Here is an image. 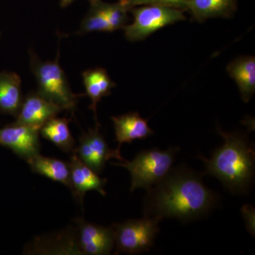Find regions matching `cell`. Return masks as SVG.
Returning a JSON list of instances; mask_svg holds the SVG:
<instances>
[{"instance_id":"obj_16","label":"cell","mask_w":255,"mask_h":255,"mask_svg":"<svg viewBox=\"0 0 255 255\" xmlns=\"http://www.w3.org/2000/svg\"><path fill=\"white\" fill-rule=\"evenodd\" d=\"M22 102L20 77L14 73H0V110L17 115Z\"/></svg>"},{"instance_id":"obj_18","label":"cell","mask_w":255,"mask_h":255,"mask_svg":"<svg viewBox=\"0 0 255 255\" xmlns=\"http://www.w3.org/2000/svg\"><path fill=\"white\" fill-rule=\"evenodd\" d=\"M69 120L63 118L50 119L40 128L42 136L53 142L57 147L65 152H71L75 150V141L70 128Z\"/></svg>"},{"instance_id":"obj_19","label":"cell","mask_w":255,"mask_h":255,"mask_svg":"<svg viewBox=\"0 0 255 255\" xmlns=\"http://www.w3.org/2000/svg\"><path fill=\"white\" fill-rule=\"evenodd\" d=\"M90 4L91 7L86 16L82 20L80 33L94 31H112L104 9L103 1L102 0H96Z\"/></svg>"},{"instance_id":"obj_20","label":"cell","mask_w":255,"mask_h":255,"mask_svg":"<svg viewBox=\"0 0 255 255\" xmlns=\"http://www.w3.org/2000/svg\"><path fill=\"white\" fill-rule=\"evenodd\" d=\"M104 9L110 23L111 31H116L127 25L128 12L130 11V8L127 4L120 1L115 4L104 2Z\"/></svg>"},{"instance_id":"obj_11","label":"cell","mask_w":255,"mask_h":255,"mask_svg":"<svg viewBox=\"0 0 255 255\" xmlns=\"http://www.w3.org/2000/svg\"><path fill=\"white\" fill-rule=\"evenodd\" d=\"M69 165L71 180L70 190L80 202H82L84 196L89 191H97L102 196H106L105 187L107 179L101 178L99 174L84 163L74 151Z\"/></svg>"},{"instance_id":"obj_21","label":"cell","mask_w":255,"mask_h":255,"mask_svg":"<svg viewBox=\"0 0 255 255\" xmlns=\"http://www.w3.org/2000/svg\"><path fill=\"white\" fill-rule=\"evenodd\" d=\"M187 0H128L125 4L130 9L134 6L141 5H159L184 11L187 9Z\"/></svg>"},{"instance_id":"obj_7","label":"cell","mask_w":255,"mask_h":255,"mask_svg":"<svg viewBox=\"0 0 255 255\" xmlns=\"http://www.w3.org/2000/svg\"><path fill=\"white\" fill-rule=\"evenodd\" d=\"M99 127L100 125H97L95 129L90 128L88 132L82 134L78 147L73 151L84 163L96 173L101 174L110 159H117L121 162L124 159L120 150H112L109 147Z\"/></svg>"},{"instance_id":"obj_12","label":"cell","mask_w":255,"mask_h":255,"mask_svg":"<svg viewBox=\"0 0 255 255\" xmlns=\"http://www.w3.org/2000/svg\"><path fill=\"white\" fill-rule=\"evenodd\" d=\"M112 119L119 150L124 142L131 143L135 140H144L154 133L147 124V119L142 118L137 112L112 117Z\"/></svg>"},{"instance_id":"obj_6","label":"cell","mask_w":255,"mask_h":255,"mask_svg":"<svg viewBox=\"0 0 255 255\" xmlns=\"http://www.w3.org/2000/svg\"><path fill=\"white\" fill-rule=\"evenodd\" d=\"M134 21L123 28L127 40L142 41L160 28L184 21L182 10L159 5H141L132 7Z\"/></svg>"},{"instance_id":"obj_10","label":"cell","mask_w":255,"mask_h":255,"mask_svg":"<svg viewBox=\"0 0 255 255\" xmlns=\"http://www.w3.org/2000/svg\"><path fill=\"white\" fill-rule=\"evenodd\" d=\"M63 110V107L46 100L38 92L30 93L23 100L14 124L41 128Z\"/></svg>"},{"instance_id":"obj_5","label":"cell","mask_w":255,"mask_h":255,"mask_svg":"<svg viewBox=\"0 0 255 255\" xmlns=\"http://www.w3.org/2000/svg\"><path fill=\"white\" fill-rule=\"evenodd\" d=\"M158 217L144 216L113 225L115 234V254L137 255L150 251L159 232Z\"/></svg>"},{"instance_id":"obj_23","label":"cell","mask_w":255,"mask_h":255,"mask_svg":"<svg viewBox=\"0 0 255 255\" xmlns=\"http://www.w3.org/2000/svg\"><path fill=\"white\" fill-rule=\"evenodd\" d=\"M128 0H119L120 2L123 3V4H126Z\"/></svg>"},{"instance_id":"obj_9","label":"cell","mask_w":255,"mask_h":255,"mask_svg":"<svg viewBox=\"0 0 255 255\" xmlns=\"http://www.w3.org/2000/svg\"><path fill=\"white\" fill-rule=\"evenodd\" d=\"M77 223L78 246L82 254L107 255L112 253L115 243L113 226L106 227L80 219Z\"/></svg>"},{"instance_id":"obj_3","label":"cell","mask_w":255,"mask_h":255,"mask_svg":"<svg viewBox=\"0 0 255 255\" xmlns=\"http://www.w3.org/2000/svg\"><path fill=\"white\" fill-rule=\"evenodd\" d=\"M179 147H171L165 150L158 148L140 151L132 161L125 160L112 163L126 168L131 176L130 191L136 189L146 191L160 182L173 167Z\"/></svg>"},{"instance_id":"obj_14","label":"cell","mask_w":255,"mask_h":255,"mask_svg":"<svg viewBox=\"0 0 255 255\" xmlns=\"http://www.w3.org/2000/svg\"><path fill=\"white\" fill-rule=\"evenodd\" d=\"M84 85L87 95L92 101L90 109L95 113L97 125H100L97 121V105L103 97L111 94L116 84L110 78L107 70L103 68L90 69L82 73Z\"/></svg>"},{"instance_id":"obj_22","label":"cell","mask_w":255,"mask_h":255,"mask_svg":"<svg viewBox=\"0 0 255 255\" xmlns=\"http://www.w3.org/2000/svg\"><path fill=\"white\" fill-rule=\"evenodd\" d=\"M75 0H61V2H60V4H61L62 7H66L68 5L71 4L72 2H73ZM90 1V3L93 2V1H96V0H89Z\"/></svg>"},{"instance_id":"obj_17","label":"cell","mask_w":255,"mask_h":255,"mask_svg":"<svg viewBox=\"0 0 255 255\" xmlns=\"http://www.w3.org/2000/svg\"><path fill=\"white\" fill-rule=\"evenodd\" d=\"M31 170L51 180L62 183L71 189L70 168L69 163L60 159L44 157L38 154L28 161Z\"/></svg>"},{"instance_id":"obj_15","label":"cell","mask_w":255,"mask_h":255,"mask_svg":"<svg viewBox=\"0 0 255 255\" xmlns=\"http://www.w3.org/2000/svg\"><path fill=\"white\" fill-rule=\"evenodd\" d=\"M236 9V0H187L186 10L201 22L210 18L231 17Z\"/></svg>"},{"instance_id":"obj_4","label":"cell","mask_w":255,"mask_h":255,"mask_svg":"<svg viewBox=\"0 0 255 255\" xmlns=\"http://www.w3.org/2000/svg\"><path fill=\"white\" fill-rule=\"evenodd\" d=\"M32 72L38 84V93L46 100L63 107L73 110L78 96L72 92L65 71L58 59L55 61H42L32 54Z\"/></svg>"},{"instance_id":"obj_2","label":"cell","mask_w":255,"mask_h":255,"mask_svg":"<svg viewBox=\"0 0 255 255\" xmlns=\"http://www.w3.org/2000/svg\"><path fill=\"white\" fill-rule=\"evenodd\" d=\"M224 142L213 152L211 158L199 155L206 165L205 173L216 177L233 194H246L255 179L254 145L246 135L227 132L217 128Z\"/></svg>"},{"instance_id":"obj_8","label":"cell","mask_w":255,"mask_h":255,"mask_svg":"<svg viewBox=\"0 0 255 255\" xmlns=\"http://www.w3.org/2000/svg\"><path fill=\"white\" fill-rule=\"evenodd\" d=\"M39 132L38 128L14 124L0 129V144L28 162L40 154Z\"/></svg>"},{"instance_id":"obj_13","label":"cell","mask_w":255,"mask_h":255,"mask_svg":"<svg viewBox=\"0 0 255 255\" xmlns=\"http://www.w3.org/2000/svg\"><path fill=\"white\" fill-rule=\"evenodd\" d=\"M227 71L237 84L242 100L248 103L255 92V57L236 58L228 65Z\"/></svg>"},{"instance_id":"obj_1","label":"cell","mask_w":255,"mask_h":255,"mask_svg":"<svg viewBox=\"0 0 255 255\" xmlns=\"http://www.w3.org/2000/svg\"><path fill=\"white\" fill-rule=\"evenodd\" d=\"M219 201V195L203 182V174L182 164L172 167L160 182L147 191L143 214L191 222L207 216Z\"/></svg>"}]
</instances>
